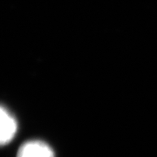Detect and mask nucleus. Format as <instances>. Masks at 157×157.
I'll return each mask as SVG.
<instances>
[{
  "instance_id": "nucleus-2",
  "label": "nucleus",
  "mask_w": 157,
  "mask_h": 157,
  "mask_svg": "<svg viewBox=\"0 0 157 157\" xmlns=\"http://www.w3.org/2000/svg\"><path fill=\"white\" fill-rule=\"evenodd\" d=\"M17 157H54V154L51 147L45 142L31 140L20 147Z\"/></svg>"
},
{
  "instance_id": "nucleus-1",
  "label": "nucleus",
  "mask_w": 157,
  "mask_h": 157,
  "mask_svg": "<svg viewBox=\"0 0 157 157\" xmlns=\"http://www.w3.org/2000/svg\"><path fill=\"white\" fill-rule=\"evenodd\" d=\"M17 121L6 107L0 106V146L7 144L16 135Z\"/></svg>"
}]
</instances>
